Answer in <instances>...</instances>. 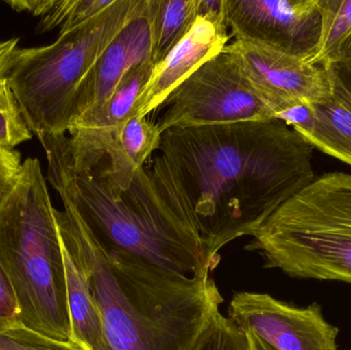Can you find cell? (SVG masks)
<instances>
[{"label":"cell","mask_w":351,"mask_h":350,"mask_svg":"<svg viewBox=\"0 0 351 350\" xmlns=\"http://www.w3.org/2000/svg\"><path fill=\"white\" fill-rule=\"evenodd\" d=\"M315 148L278 119L162 133L160 154L181 181L206 260L252 234L315 178Z\"/></svg>","instance_id":"obj_1"},{"label":"cell","mask_w":351,"mask_h":350,"mask_svg":"<svg viewBox=\"0 0 351 350\" xmlns=\"http://www.w3.org/2000/svg\"><path fill=\"white\" fill-rule=\"evenodd\" d=\"M59 193L62 242L80 261L102 318L103 350H194L224 301L210 267L193 275L162 268L97 242L76 208L59 162L47 155Z\"/></svg>","instance_id":"obj_2"},{"label":"cell","mask_w":351,"mask_h":350,"mask_svg":"<svg viewBox=\"0 0 351 350\" xmlns=\"http://www.w3.org/2000/svg\"><path fill=\"white\" fill-rule=\"evenodd\" d=\"M57 158L82 219L103 249L119 251L183 275L206 267L187 195L168 160L160 154L138 171L123 193L109 188L101 166L76 172L66 135L39 140Z\"/></svg>","instance_id":"obj_3"},{"label":"cell","mask_w":351,"mask_h":350,"mask_svg":"<svg viewBox=\"0 0 351 350\" xmlns=\"http://www.w3.org/2000/svg\"><path fill=\"white\" fill-rule=\"evenodd\" d=\"M47 179L37 158L24 160L14 190L0 205V263L23 326L70 342L63 246Z\"/></svg>","instance_id":"obj_4"},{"label":"cell","mask_w":351,"mask_h":350,"mask_svg":"<svg viewBox=\"0 0 351 350\" xmlns=\"http://www.w3.org/2000/svg\"><path fill=\"white\" fill-rule=\"evenodd\" d=\"M245 247L289 277L351 284V174L326 173L291 197Z\"/></svg>","instance_id":"obj_5"},{"label":"cell","mask_w":351,"mask_h":350,"mask_svg":"<svg viewBox=\"0 0 351 350\" xmlns=\"http://www.w3.org/2000/svg\"><path fill=\"white\" fill-rule=\"evenodd\" d=\"M139 3L115 0L102 14L59 35L51 45L14 49L3 77L38 140L68 133L84 78Z\"/></svg>","instance_id":"obj_6"},{"label":"cell","mask_w":351,"mask_h":350,"mask_svg":"<svg viewBox=\"0 0 351 350\" xmlns=\"http://www.w3.org/2000/svg\"><path fill=\"white\" fill-rule=\"evenodd\" d=\"M162 108L156 123L162 134L174 127L276 119L245 77L237 55L225 47L182 82Z\"/></svg>","instance_id":"obj_7"},{"label":"cell","mask_w":351,"mask_h":350,"mask_svg":"<svg viewBox=\"0 0 351 350\" xmlns=\"http://www.w3.org/2000/svg\"><path fill=\"white\" fill-rule=\"evenodd\" d=\"M224 16L234 40L303 60L315 53L321 37L319 0H224Z\"/></svg>","instance_id":"obj_8"},{"label":"cell","mask_w":351,"mask_h":350,"mask_svg":"<svg viewBox=\"0 0 351 350\" xmlns=\"http://www.w3.org/2000/svg\"><path fill=\"white\" fill-rule=\"evenodd\" d=\"M230 320L276 350H338V328L317 303L296 308L268 294L239 292L229 304Z\"/></svg>","instance_id":"obj_9"},{"label":"cell","mask_w":351,"mask_h":350,"mask_svg":"<svg viewBox=\"0 0 351 350\" xmlns=\"http://www.w3.org/2000/svg\"><path fill=\"white\" fill-rule=\"evenodd\" d=\"M225 49L237 55L245 77L274 116L297 103L334 98L329 70L247 41L234 40Z\"/></svg>","instance_id":"obj_10"},{"label":"cell","mask_w":351,"mask_h":350,"mask_svg":"<svg viewBox=\"0 0 351 350\" xmlns=\"http://www.w3.org/2000/svg\"><path fill=\"white\" fill-rule=\"evenodd\" d=\"M154 14V0H140L132 18L106 47L80 86L73 123L110 98L128 72L152 62Z\"/></svg>","instance_id":"obj_11"},{"label":"cell","mask_w":351,"mask_h":350,"mask_svg":"<svg viewBox=\"0 0 351 350\" xmlns=\"http://www.w3.org/2000/svg\"><path fill=\"white\" fill-rule=\"evenodd\" d=\"M154 68L152 62L133 68L110 98L72 123L68 140L76 172H88L103 164L117 132L135 116L136 104Z\"/></svg>","instance_id":"obj_12"},{"label":"cell","mask_w":351,"mask_h":350,"mask_svg":"<svg viewBox=\"0 0 351 350\" xmlns=\"http://www.w3.org/2000/svg\"><path fill=\"white\" fill-rule=\"evenodd\" d=\"M229 38L224 10L198 16L186 36L162 62L154 65L136 104L135 115L146 117L162 107L182 82L228 45Z\"/></svg>","instance_id":"obj_13"},{"label":"cell","mask_w":351,"mask_h":350,"mask_svg":"<svg viewBox=\"0 0 351 350\" xmlns=\"http://www.w3.org/2000/svg\"><path fill=\"white\" fill-rule=\"evenodd\" d=\"M274 117L313 148L351 166V111L335 97L325 102L297 103Z\"/></svg>","instance_id":"obj_14"},{"label":"cell","mask_w":351,"mask_h":350,"mask_svg":"<svg viewBox=\"0 0 351 350\" xmlns=\"http://www.w3.org/2000/svg\"><path fill=\"white\" fill-rule=\"evenodd\" d=\"M162 134L146 117H131L115 136L107 158L109 164L101 171L109 188L123 193L130 188L140 168L156 150L160 149Z\"/></svg>","instance_id":"obj_15"},{"label":"cell","mask_w":351,"mask_h":350,"mask_svg":"<svg viewBox=\"0 0 351 350\" xmlns=\"http://www.w3.org/2000/svg\"><path fill=\"white\" fill-rule=\"evenodd\" d=\"M69 310L70 342L80 350H103L102 318L75 255L62 242Z\"/></svg>","instance_id":"obj_16"},{"label":"cell","mask_w":351,"mask_h":350,"mask_svg":"<svg viewBox=\"0 0 351 350\" xmlns=\"http://www.w3.org/2000/svg\"><path fill=\"white\" fill-rule=\"evenodd\" d=\"M319 4L323 14L321 37L305 63L327 70L351 64V0H319Z\"/></svg>","instance_id":"obj_17"},{"label":"cell","mask_w":351,"mask_h":350,"mask_svg":"<svg viewBox=\"0 0 351 350\" xmlns=\"http://www.w3.org/2000/svg\"><path fill=\"white\" fill-rule=\"evenodd\" d=\"M198 0H154L152 61L162 62L198 16Z\"/></svg>","instance_id":"obj_18"},{"label":"cell","mask_w":351,"mask_h":350,"mask_svg":"<svg viewBox=\"0 0 351 350\" xmlns=\"http://www.w3.org/2000/svg\"><path fill=\"white\" fill-rule=\"evenodd\" d=\"M115 0H56L53 8L41 18L36 31L47 32L60 28L59 35L80 28L102 14Z\"/></svg>","instance_id":"obj_19"},{"label":"cell","mask_w":351,"mask_h":350,"mask_svg":"<svg viewBox=\"0 0 351 350\" xmlns=\"http://www.w3.org/2000/svg\"><path fill=\"white\" fill-rule=\"evenodd\" d=\"M32 136L8 82L0 78V147L14 149Z\"/></svg>","instance_id":"obj_20"},{"label":"cell","mask_w":351,"mask_h":350,"mask_svg":"<svg viewBox=\"0 0 351 350\" xmlns=\"http://www.w3.org/2000/svg\"><path fill=\"white\" fill-rule=\"evenodd\" d=\"M194 350H249L247 333L219 312Z\"/></svg>","instance_id":"obj_21"},{"label":"cell","mask_w":351,"mask_h":350,"mask_svg":"<svg viewBox=\"0 0 351 350\" xmlns=\"http://www.w3.org/2000/svg\"><path fill=\"white\" fill-rule=\"evenodd\" d=\"M0 350H80L71 342L56 340L23 325L0 329Z\"/></svg>","instance_id":"obj_22"},{"label":"cell","mask_w":351,"mask_h":350,"mask_svg":"<svg viewBox=\"0 0 351 350\" xmlns=\"http://www.w3.org/2000/svg\"><path fill=\"white\" fill-rule=\"evenodd\" d=\"M22 164L18 150L0 147V205L18 183Z\"/></svg>","instance_id":"obj_23"},{"label":"cell","mask_w":351,"mask_h":350,"mask_svg":"<svg viewBox=\"0 0 351 350\" xmlns=\"http://www.w3.org/2000/svg\"><path fill=\"white\" fill-rule=\"evenodd\" d=\"M19 324L18 303L10 279L0 263V329Z\"/></svg>","instance_id":"obj_24"},{"label":"cell","mask_w":351,"mask_h":350,"mask_svg":"<svg viewBox=\"0 0 351 350\" xmlns=\"http://www.w3.org/2000/svg\"><path fill=\"white\" fill-rule=\"evenodd\" d=\"M334 97L351 111V64H341L330 68Z\"/></svg>","instance_id":"obj_25"},{"label":"cell","mask_w":351,"mask_h":350,"mask_svg":"<svg viewBox=\"0 0 351 350\" xmlns=\"http://www.w3.org/2000/svg\"><path fill=\"white\" fill-rule=\"evenodd\" d=\"M56 0H24V1H6V3L18 12H27L33 16H43L47 14L53 8Z\"/></svg>","instance_id":"obj_26"},{"label":"cell","mask_w":351,"mask_h":350,"mask_svg":"<svg viewBox=\"0 0 351 350\" xmlns=\"http://www.w3.org/2000/svg\"><path fill=\"white\" fill-rule=\"evenodd\" d=\"M19 38L0 40V78L3 77L10 62V55L18 47Z\"/></svg>","instance_id":"obj_27"},{"label":"cell","mask_w":351,"mask_h":350,"mask_svg":"<svg viewBox=\"0 0 351 350\" xmlns=\"http://www.w3.org/2000/svg\"><path fill=\"white\" fill-rule=\"evenodd\" d=\"M245 332V331H243ZM249 340V350H276L266 343L263 339L260 338L258 335L253 332H245Z\"/></svg>","instance_id":"obj_28"},{"label":"cell","mask_w":351,"mask_h":350,"mask_svg":"<svg viewBox=\"0 0 351 350\" xmlns=\"http://www.w3.org/2000/svg\"><path fill=\"white\" fill-rule=\"evenodd\" d=\"M350 350H351V349H350Z\"/></svg>","instance_id":"obj_29"}]
</instances>
